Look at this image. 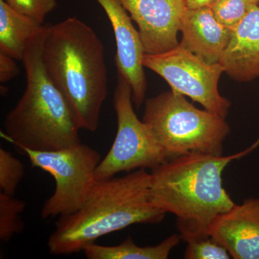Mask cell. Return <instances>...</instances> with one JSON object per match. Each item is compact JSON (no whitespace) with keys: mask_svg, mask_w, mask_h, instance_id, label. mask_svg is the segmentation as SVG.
I'll use <instances>...</instances> for the list:
<instances>
[{"mask_svg":"<svg viewBox=\"0 0 259 259\" xmlns=\"http://www.w3.org/2000/svg\"><path fill=\"white\" fill-rule=\"evenodd\" d=\"M258 146L259 138L246 149L229 156L190 153L168 160L151 171V203L176 216L183 241L208 236L212 223L236 205L223 187V171Z\"/></svg>","mask_w":259,"mask_h":259,"instance_id":"cell-1","label":"cell"},{"mask_svg":"<svg viewBox=\"0 0 259 259\" xmlns=\"http://www.w3.org/2000/svg\"><path fill=\"white\" fill-rule=\"evenodd\" d=\"M42 60L80 128L95 132L108 95L103 44L91 27L70 18L47 26Z\"/></svg>","mask_w":259,"mask_h":259,"instance_id":"cell-2","label":"cell"},{"mask_svg":"<svg viewBox=\"0 0 259 259\" xmlns=\"http://www.w3.org/2000/svg\"><path fill=\"white\" fill-rule=\"evenodd\" d=\"M151 173L144 168L96 180L82 207L59 217L47 246L54 255L79 253L99 238L135 224H158L166 213L150 199Z\"/></svg>","mask_w":259,"mask_h":259,"instance_id":"cell-3","label":"cell"},{"mask_svg":"<svg viewBox=\"0 0 259 259\" xmlns=\"http://www.w3.org/2000/svg\"><path fill=\"white\" fill-rule=\"evenodd\" d=\"M47 29L28 45L23 61L26 88L5 120L4 137L21 150L58 151L81 143L74 114L44 68Z\"/></svg>","mask_w":259,"mask_h":259,"instance_id":"cell-4","label":"cell"},{"mask_svg":"<svg viewBox=\"0 0 259 259\" xmlns=\"http://www.w3.org/2000/svg\"><path fill=\"white\" fill-rule=\"evenodd\" d=\"M142 120L168 160L190 153L223 156L231 131L225 117L197 108L171 90L145 100Z\"/></svg>","mask_w":259,"mask_h":259,"instance_id":"cell-5","label":"cell"},{"mask_svg":"<svg viewBox=\"0 0 259 259\" xmlns=\"http://www.w3.org/2000/svg\"><path fill=\"white\" fill-rule=\"evenodd\" d=\"M22 151L32 166L50 174L55 181L54 194L42 207V219L69 215L82 207L96 182L102 159L98 151L82 143L58 151Z\"/></svg>","mask_w":259,"mask_h":259,"instance_id":"cell-6","label":"cell"},{"mask_svg":"<svg viewBox=\"0 0 259 259\" xmlns=\"http://www.w3.org/2000/svg\"><path fill=\"white\" fill-rule=\"evenodd\" d=\"M132 90L120 75L114 92L117 132L110 151L95 173L96 180L112 178L123 171L153 169L168 161L164 150L151 130L134 111Z\"/></svg>","mask_w":259,"mask_h":259,"instance_id":"cell-7","label":"cell"},{"mask_svg":"<svg viewBox=\"0 0 259 259\" xmlns=\"http://www.w3.org/2000/svg\"><path fill=\"white\" fill-rule=\"evenodd\" d=\"M143 64L163 78L173 91L226 118L231 103L219 91L220 79L225 73L220 63L209 64L179 44L161 54H145Z\"/></svg>","mask_w":259,"mask_h":259,"instance_id":"cell-8","label":"cell"},{"mask_svg":"<svg viewBox=\"0 0 259 259\" xmlns=\"http://www.w3.org/2000/svg\"><path fill=\"white\" fill-rule=\"evenodd\" d=\"M139 27L145 54H158L176 47L185 0H120Z\"/></svg>","mask_w":259,"mask_h":259,"instance_id":"cell-9","label":"cell"},{"mask_svg":"<svg viewBox=\"0 0 259 259\" xmlns=\"http://www.w3.org/2000/svg\"><path fill=\"white\" fill-rule=\"evenodd\" d=\"M113 29L116 41L115 64L117 74L128 83L132 90L133 102L140 108L146 100L147 81L143 59L144 46L139 30L120 0H97Z\"/></svg>","mask_w":259,"mask_h":259,"instance_id":"cell-10","label":"cell"},{"mask_svg":"<svg viewBox=\"0 0 259 259\" xmlns=\"http://www.w3.org/2000/svg\"><path fill=\"white\" fill-rule=\"evenodd\" d=\"M209 234L234 259H259V198L245 199L219 216Z\"/></svg>","mask_w":259,"mask_h":259,"instance_id":"cell-11","label":"cell"},{"mask_svg":"<svg viewBox=\"0 0 259 259\" xmlns=\"http://www.w3.org/2000/svg\"><path fill=\"white\" fill-rule=\"evenodd\" d=\"M180 32L181 45L209 64L220 62L233 33L218 21L208 6L187 8Z\"/></svg>","mask_w":259,"mask_h":259,"instance_id":"cell-12","label":"cell"},{"mask_svg":"<svg viewBox=\"0 0 259 259\" xmlns=\"http://www.w3.org/2000/svg\"><path fill=\"white\" fill-rule=\"evenodd\" d=\"M219 63L226 74L239 82L259 77V5L233 32Z\"/></svg>","mask_w":259,"mask_h":259,"instance_id":"cell-13","label":"cell"},{"mask_svg":"<svg viewBox=\"0 0 259 259\" xmlns=\"http://www.w3.org/2000/svg\"><path fill=\"white\" fill-rule=\"evenodd\" d=\"M45 28L0 0V53L23 61L30 42Z\"/></svg>","mask_w":259,"mask_h":259,"instance_id":"cell-14","label":"cell"},{"mask_svg":"<svg viewBox=\"0 0 259 259\" xmlns=\"http://www.w3.org/2000/svg\"><path fill=\"white\" fill-rule=\"evenodd\" d=\"M180 235L173 234L151 246L136 245L131 236L117 245H89L83 252L89 259H166L180 243Z\"/></svg>","mask_w":259,"mask_h":259,"instance_id":"cell-15","label":"cell"},{"mask_svg":"<svg viewBox=\"0 0 259 259\" xmlns=\"http://www.w3.org/2000/svg\"><path fill=\"white\" fill-rule=\"evenodd\" d=\"M25 203L14 196L0 193V240L8 242L24 229V223L20 218Z\"/></svg>","mask_w":259,"mask_h":259,"instance_id":"cell-16","label":"cell"},{"mask_svg":"<svg viewBox=\"0 0 259 259\" xmlns=\"http://www.w3.org/2000/svg\"><path fill=\"white\" fill-rule=\"evenodd\" d=\"M259 0H214L207 5L218 22L233 32Z\"/></svg>","mask_w":259,"mask_h":259,"instance_id":"cell-17","label":"cell"},{"mask_svg":"<svg viewBox=\"0 0 259 259\" xmlns=\"http://www.w3.org/2000/svg\"><path fill=\"white\" fill-rule=\"evenodd\" d=\"M24 175L25 169L23 163L9 151L0 148V190L2 193L14 196Z\"/></svg>","mask_w":259,"mask_h":259,"instance_id":"cell-18","label":"cell"},{"mask_svg":"<svg viewBox=\"0 0 259 259\" xmlns=\"http://www.w3.org/2000/svg\"><path fill=\"white\" fill-rule=\"evenodd\" d=\"M184 258L186 259H229L231 258L226 247L210 235L192 238L186 241Z\"/></svg>","mask_w":259,"mask_h":259,"instance_id":"cell-19","label":"cell"},{"mask_svg":"<svg viewBox=\"0 0 259 259\" xmlns=\"http://www.w3.org/2000/svg\"><path fill=\"white\" fill-rule=\"evenodd\" d=\"M15 11L44 23L46 17L57 6V0H3Z\"/></svg>","mask_w":259,"mask_h":259,"instance_id":"cell-20","label":"cell"},{"mask_svg":"<svg viewBox=\"0 0 259 259\" xmlns=\"http://www.w3.org/2000/svg\"><path fill=\"white\" fill-rule=\"evenodd\" d=\"M18 65L11 56L0 53V82L6 83L18 74Z\"/></svg>","mask_w":259,"mask_h":259,"instance_id":"cell-21","label":"cell"},{"mask_svg":"<svg viewBox=\"0 0 259 259\" xmlns=\"http://www.w3.org/2000/svg\"><path fill=\"white\" fill-rule=\"evenodd\" d=\"M213 1L214 0H185L187 8L190 9H195V8L207 6Z\"/></svg>","mask_w":259,"mask_h":259,"instance_id":"cell-22","label":"cell"}]
</instances>
